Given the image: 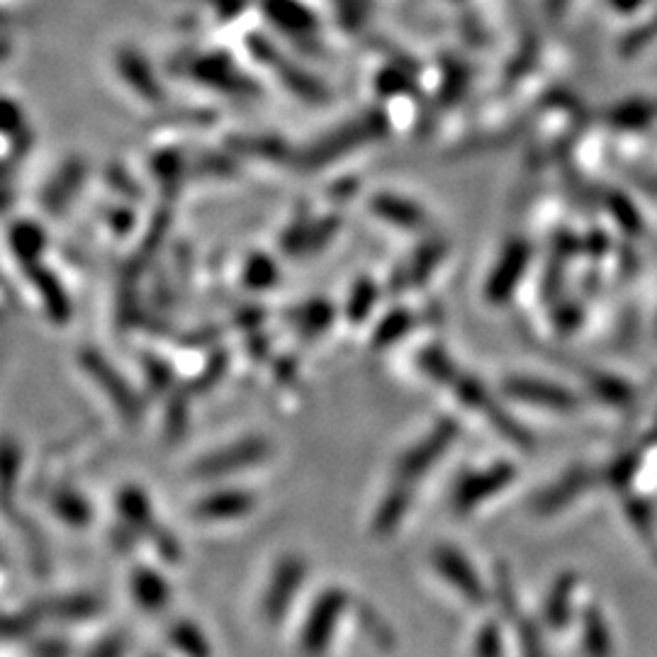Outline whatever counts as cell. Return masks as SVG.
Wrapping results in <instances>:
<instances>
[{
	"mask_svg": "<svg viewBox=\"0 0 657 657\" xmlns=\"http://www.w3.org/2000/svg\"><path fill=\"white\" fill-rule=\"evenodd\" d=\"M300 580H302V563H297V560H285V563L280 565V570L275 572V580H273L275 587L271 589V594H266V604H263V609H266L273 619L283 614V609L288 606L285 602H290V597L295 594Z\"/></svg>",
	"mask_w": 657,
	"mask_h": 657,
	"instance_id": "cell-4",
	"label": "cell"
},
{
	"mask_svg": "<svg viewBox=\"0 0 657 657\" xmlns=\"http://www.w3.org/2000/svg\"><path fill=\"white\" fill-rule=\"evenodd\" d=\"M341 604H344V597H341L339 592H329L314 606L310 623H307L305 633H302V648H305L307 653L317 655L327 648V640L331 633H334V621L336 616H339Z\"/></svg>",
	"mask_w": 657,
	"mask_h": 657,
	"instance_id": "cell-1",
	"label": "cell"
},
{
	"mask_svg": "<svg viewBox=\"0 0 657 657\" xmlns=\"http://www.w3.org/2000/svg\"><path fill=\"white\" fill-rule=\"evenodd\" d=\"M176 640H178V645H181V648L185 650V653H190V655H195V657H207V645H205V640H202V636L198 631H195L193 626H181L176 631Z\"/></svg>",
	"mask_w": 657,
	"mask_h": 657,
	"instance_id": "cell-6",
	"label": "cell"
},
{
	"mask_svg": "<svg viewBox=\"0 0 657 657\" xmlns=\"http://www.w3.org/2000/svg\"><path fill=\"white\" fill-rule=\"evenodd\" d=\"M266 456V443L263 441H244L239 446H234L229 453H217V456L207 458L205 463L200 465L202 475H222L229 473V470H237L232 465H246V463H256Z\"/></svg>",
	"mask_w": 657,
	"mask_h": 657,
	"instance_id": "cell-3",
	"label": "cell"
},
{
	"mask_svg": "<svg viewBox=\"0 0 657 657\" xmlns=\"http://www.w3.org/2000/svg\"><path fill=\"white\" fill-rule=\"evenodd\" d=\"M134 592H137V599L142 602L144 609H151V611L164 609L168 589H166V584L161 582L156 575H151V572H139L137 580H134Z\"/></svg>",
	"mask_w": 657,
	"mask_h": 657,
	"instance_id": "cell-5",
	"label": "cell"
},
{
	"mask_svg": "<svg viewBox=\"0 0 657 657\" xmlns=\"http://www.w3.org/2000/svg\"><path fill=\"white\" fill-rule=\"evenodd\" d=\"M254 507V499L246 492H217L212 497H205L195 509V514L202 519H237Z\"/></svg>",
	"mask_w": 657,
	"mask_h": 657,
	"instance_id": "cell-2",
	"label": "cell"
}]
</instances>
